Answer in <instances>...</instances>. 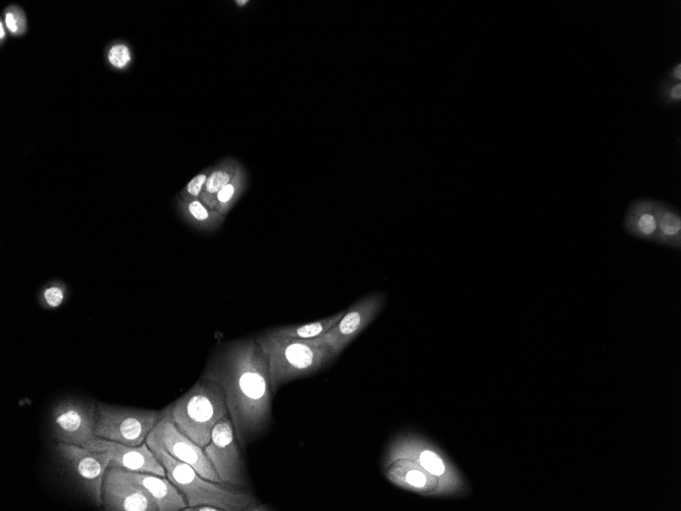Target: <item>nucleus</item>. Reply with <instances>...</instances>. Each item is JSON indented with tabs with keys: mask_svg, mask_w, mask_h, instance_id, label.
Instances as JSON below:
<instances>
[{
	"mask_svg": "<svg viewBox=\"0 0 681 511\" xmlns=\"http://www.w3.org/2000/svg\"><path fill=\"white\" fill-rule=\"evenodd\" d=\"M660 201L639 199L628 207L622 228L635 238L655 242L658 232V212Z\"/></svg>",
	"mask_w": 681,
	"mask_h": 511,
	"instance_id": "nucleus-15",
	"label": "nucleus"
},
{
	"mask_svg": "<svg viewBox=\"0 0 681 511\" xmlns=\"http://www.w3.org/2000/svg\"><path fill=\"white\" fill-rule=\"evenodd\" d=\"M239 166L235 159L226 158L213 167L200 196L208 209L216 211L219 192L232 181Z\"/></svg>",
	"mask_w": 681,
	"mask_h": 511,
	"instance_id": "nucleus-18",
	"label": "nucleus"
},
{
	"mask_svg": "<svg viewBox=\"0 0 681 511\" xmlns=\"http://www.w3.org/2000/svg\"><path fill=\"white\" fill-rule=\"evenodd\" d=\"M202 379L224 390L230 418L242 448L263 434L272 420L270 367L256 338L220 345L209 359Z\"/></svg>",
	"mask_w": 681,
	"mask_h": 511,
	"instance_id": "nucleus-1",
	"label": "nucleus"
},
{
	"mask_svg": "<svg viewBox=\"0 0 681 511\" xmlns=\"http://www.w3.org/2000/svg\"><path fill=\"white\" fill-rule=\"evenodd\" d=\"M126 474L149 492L160 511H179L187 507L183 493L166 477L127 470Z\"/></svg>",
	"mask_w": 681,
	"mask_h": 511,
	"instance_id": "nucleus-16",
	"label": "nucleus"
},
{
	"mask_svg": "<svg viewBox=\"0 0 681 511\" xmlns=\"http://www.w3.org/2000/svg\"><path fill=\"white\" fill-rule=\"evenodd\" d=\"M656 243L676 250L681 248L680 213L670 204L661 201L658 212Z\"/></svg>",
	"mask_w": 681,
	"mask_h": 511,
	"instance_id": "nucleus-20",
	"label": "nucleus"
},
{
	"mask_svg": "<svg viewBox=\"0 0 681 511\" xmlns=\"http://www.w3.org/2000/svg\"><path fill=\"white\" fill-rule=\"evenodd\" d=\"M2 20L13 37H22L28 31L26 14L19 6L12 5L5 9Z\"/></svg>",
	"mask_w": 681,
	"mask_h": 511,
	"instance_id": "nucleus-23",
	"label": "nucleus"
},
{
	"mask_svg": "<svg viewBox=\"0 0 681 511\" xmlns=\"http://www.w3.org/2000/svg\"><path fill=\"white\" fill-rule=\"evenodd\" d=\"M85 448L93 451L108 452L112 457L111 465L127 471L167 477L166 469L147 443L133 447L106 439L95 438Z\"/></svg>",
	"mask_w": 681,
	"mask_h": 511,
	"instance_id": "nucleus-13",
	"label": "nucleus"
},
{
	"mask_svg": "<svg viewBox=\"0 0 681 511\" xmlns=\"http://www.w3.org/2000/svg\"><path fill=\"white\" fill-rule=\"evenodd\" d=\"M146 443L166 469L168 479L185 496L187 507L212 505L222 511L273 510L261 504L247 489L204 479L192 467L173 457L154 431L149 434Z\"/></svg>",
	"mask_w": 681,
	"mask_h": 511,
	"instance_id": "nucleus-2",
	"label": "nucleus"
},
{
	"mask_svg": "<svg viewBox=\"0 0 681 511\" xmlns=\"http://www.w3.org/2000/svg\"><path fill=\"white\" fill-rule=\"evenodd\" d=\"M664 100L671 101L673 104H679L681 101V84L680 82H673L663 90Z\"/></svg>",
	"mask_w": 681,
	"mask_h": 511,
	"instance_id": "nucleus-26",
	"label": "nucleus"
},
{
	"mask_svg": "<svg viewBox=\"0 0 681 511\" xmlns=\"http://www.w3.org/2000/svg\"><path fill=\"white\" fill-rule=\"evenodd\" d=\"M385 301L386 297L382 293H374L357 301L321 340L337 357L377 318Z\"/></svg>",
	"mask_w": 681,
	"mask_h": 511,
	"instance_id": "nucleus-11",
	"label": "nucleus"
},
{
	"mask_svg": "<svg viewBox=\"0 0 681 511\" xmlns=\"http://www.w3.org/2000/svg\"><path fill=\"white\" fill-rule=\"evenodd\" d=\"M669 77L674 82H675V80L677 82H680V80H681V65H680V63H678L676 66L673 67V69L671 70V72L669 74Z\"/></svg>",
	"mask_w": 681,
	"mask_h": 511,
	"instance_id": "nucleus-27",
	"label": "nucleus"
},
{
	"mask_svg": "<svg viewBox=\"0 0 681 511\" xmlns=\"http://www.w3.org/2000/svg\"><path fill=\"white\" fill-rule=\"evenodd\" d=\"M345 311L332 317L305 325L278 327L268 331L271 335L298 340H314L323 338L343 318Z\"/></svg>",
	"mask_w": 681,
	"mask_h": 511,
	"instance_id": "nucleus-19",
	"label": "nucleus"
},
{
	"mask_svg": "<svg viewBox=\"0 0 681 511\" xmlns=\"http://www.w3.org/2000/svg\"><path fill=\"white\" fill-rule=\"evenodd\" d=\"M177 208L183 220L200 231H216L226 220L217 211L208 209L201 200L185 201L178 198Z\"/></svg>",
	"mask_w": 681,
	"mask_h": 511,
	"instance_id": "nucleus-17",
	"label": "nucleus"
},
{
	"mask_svg": "<svg viewBox=\"0 0 681 511\" xmlns=\"http://www.w3.org/2000/svg\"><path fill=\"white\" fill-rule=\"evenodd\" d=\"M240 447L232 420L227 417L215 427L211 443L203 449L222 483L247 489L250 484Z\"/></svg>",
	"mask_w": 681,
	"mask_h": 511,
	"instance_id": "nucleus-9",
	"label": "nucleus"
},
{
	"mask_svg": "<svg viewBox=\"0 0 681 511\" xmlns=\"http://www.w3.org/2000/svg\"><path fill=\"white\" fill-rule=\"evenodd\" d=\"M247 184V172L245 168L240 165L232 181L219 192L217 196L216 211L226 218L244 194Z\"/></svg>",
	"mask_w": 681,
	"mask_h": 511,
	"instance_id": "nucleus-21",
	"label": "nucleus"
},
{
	"mask_svg": "<svg viewBox=\"0 0 681 511\" xmlns=\"http://www.w3.org/2000/svg\"><path fill=\"white\" fill-rule=\"evenodd\" d=\"M67 286L60 281L47 284L40 292L38 300L46 310H56L66 301Z\"/></svg>",
	"mask_w": 681,
	"mask_h": 511,
	"instance_id": "nucleus-22",
	"label": "nucleus"
},
{
	"mask_svg": "<svg viewBox=\"0 0 681 511\" xmlns=\"http://www.w3.org/2000/svg\"><path fill=\"white\" fill-rule=\"evenodd\" d=\"M153 431L167 451L178 461L192 467L204 479L222 483L204 449L183 434L175 424L171 415V405L165 408L162 420Z\"/></svg>",
	"mask_w": 681,
	"mask_h": 511,
	"instance_id": "nucleus-10",
	"label": "nucleus"
},
{
	"mask_svg": "<svg viewBox=\"0 0 681 511\" xmlns=\"http://www.w3.org/2000/svg\"><path fill=\"white\" fill-rule=\"evenodd\" d=\"M383 470L387 480L398 488L426 497H445L439 479L411 461L401 459Z\"/></svg>",
	"mask_w": 681,
	"mask_h": 511,
	"instance_id": "nucleus-14",
	"label": "nucleus"
},
{
	"mask_svg": "<svg viewBox=\"0 0 681 511\" xmlns=\"http://www.w3.org/2000/svg\"><path fill=\"white\" fill-rule=\"evenodd\" d=\"M171 415L179 430L202 448L211 443L215 427L230 417L223 388L202 378L171 404Z\"/></svg>",
	"mask_w": 681,
	"mask_h": 511,
	"instance_id": "nucleus-4",
	"label": "nucleus"
},
{
	"mask_svg": "<svg viewBox=\"0 0 681 511\" xmlns=\"http://www.w3.org/2000/svg\"><path fill=\"white\" fill-rule=\"evenodd\" d=\"M52 449L60 469L72 485L96 507L102 506V486L112 463L111 455L61 442Z\"/></svg>",
	"mask_w": 681,
	"mask_h": 511,
	"instance_id": "nucleus-6",
	"label": "nucleus"
},
{
	"mask_svg": "<svg viewBox=\"0 0 681 511\" xmlns=\"http://www.w3.org/2000/svg\"><path fill=\"white\" fill-rule=\"evenodd\" d=\"M255 338L267 356L274 393L290 381L319 372L336 357L321 339L283 338L268 331Z\"/></svg>",
	"mask_w": 681,
	"mask_h": 511,
	"instance_id": "nucleus-3",
	"label": "nucleus"
},
{
	"mask_svg": "<svg viewBox=\"0 0 681 511\" xmlns=\"http://www.w3.org/2000/svg\"><path fill=\"white\" fill-rule=\"evenodd\" d=\"M108 60L112 67L123 70L132 62L130 47L125 43H117L109 49Z\"/></svg>",
	"mask_w": 681,
	"mask_h": 511,
	"instance_id": "nucleus-25",
	"label": "nucleus"
},
{
	"mask_svg": "<svg viewBox=\"0 0 681 511\" xmlns=\"http://www.w3.org/2000/svg\"><path fill=\"white\" fill-rule=\"evenodd\" d=\"M235 4L239 7H244L247 4H249V0H237V2H235Z\"/></svg>",
	"mask_w": 681,
	"mask_h": 511,
	"instance_id": "nucleus-29",
	"label": "nucleus"
},
{
	"mask_svg": "<svg viewBox=\"0 0 681 511\" xmlns=\"http://www.w3.org/2000/svg\"><path fill=\"white\" fill-rule=\"evenodd\" d=\"M212 170L213 167H208L195 176L181 191L179 198L185 201L200 200L201 193Z\"/></svg>",
	"mask_w": 681,
	"mask_h": 511,
	"instance_id": "nucleus-24",
	"label": "nucleus"
},
{
	"mask_svg": "<svg viewBox=\"0 0 681 511\" xmlns=\"http://www.w3.org/2000/svg\"><path fill=\"white\" fill-rule=\"evenodd\" d=\"M97 403L67 397L58 401L50 412V435L57 442L86 447L95 434Z\"/></svg>",
	"mask_w": 681,
	"mask_h": 511,
	"instance_id": "nucleus-8",
	"label": "nucleus"
},
{
	"mask_svg": "<svg viewBox=\"0 0 681 511\" xmlns=\"http://www.w3.org/2000/svg\"><path fill=\"white\" fill-rule=\"evenodd\" d=\"M401 459L421 466L428 473L438 478L445 497H465L470 487L453 464L449 456L434 442L414 432L398 434L388 446L383 459V468Z\"/></svg>",
	"mask_w": 681,
	"mask_h": 511,
	"instance_id": "nucleus-5",
	"label": "nucleus"
},
{
	"mask_svg": "<svg viewBox=\"0 0 681 511\" xmlns=\"http://www.w3.org/2000/svg\"><path fill=\"white\" fill-rule=\"evenodd\" d=\"M8 39V30L3 20H0V44L4 45Z\"/></svg>",
	"mask_w": 681,
	"mask_h": 511,
	"instance_id": "nucleus-28",
	"label": "nucleus"
},
{
	"mask_svg": "<svg viewBox=\"0 0 681 511\" xmlns=\"http://www.w3.org/2000/svg\"><path fill=\"white\" fill-rule=\"evenodd\" d=\"M102 507L107 511H160L149 492L126 470L110 465L102 486Z\"/></svg>",
	"mask_w": 681,
	"mask_h": 511,
	"instance_id": "nucleus-12",
	"label": "nucleus"
},
{
	"mask_svg": "<svg viewBox=\"0 0 681 511\" xmlns=\"http://www.w3.org/2000/svg\"><path fill=\"white\" fill-rule=\"evenodd\" d=\"M163 416L164 411L139 410L98 402L95 434L97 438L127 446H141Z\"/></svg>",
	"mask_w": 681,
	"mask_h": 511,
	"instance_id": "nucleus-7",
	"label": "nucleus"
}]
</instances>
